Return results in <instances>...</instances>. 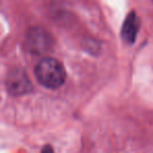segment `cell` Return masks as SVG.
Returning a JSON list of instances; mask_svg holds the SVG:
<instances>
[{
	"mask_svg": "<svg viewBox=\"0 0 153 153\" xmlns=\"http://www.w3.org/2000/svg\"><path fill=\"white\" fill-rule=\"evenodd\" d=\"M140 28V20L136 16L135 12H131L126 17L125 22L122 27V38L124 42L131 45L135 42L136 35Z\"/></svg>",
	"mask_w": 153,
	"mask_h": 153,
	"instance_id": "4",
	"label": "cell"
},
{
	"mask_svg": "<svg viewBox=\"0 0 153 153\" xmlns=\"http://www.w3.org/2000/svg\"><path fill=\"white\" fill-rule=\"evenodd\" d=\"M36 79L46 88L56 89L63 85L66 79V72L63 65L55 58L45 57L35 68Z\"/></svg>",
	"mask_w": 153,
	"mask_h": 153,
	"instance_id": "1",
	"label": "cell"
},
{
	"mask_svg": "<svg viewBox=\"0 0 153 153\" xmlns=\"http://www.w3.org/2000/svg\"><path fill=\"white\" fill-rule=\"evenodd\" d=\"M7 90L14 96H22L33 89L27 74L21 69H15L9 74L7 80Z\"/></svg>",
	"mask_w": 153,
	"mask_h": 153,
	"instance_id": "3",
	"label": "cell"
},
{
	"mask_svg": "<svg viewBox=\"0 0 153 153\" xmlns=\"http://www.w3.org/2000/svg\"><path fill=\"white\" fill-rule=\"evenodd\" d=\"M26 46L34 53H43L53 47L51 36L45 30L35 27L30 30L26 37Z\"/></svg>",
	"mask_w": 153,
	"mask_h": 153,
	"instance_id": "2",
	"label": "cell"
}]
</instances>
